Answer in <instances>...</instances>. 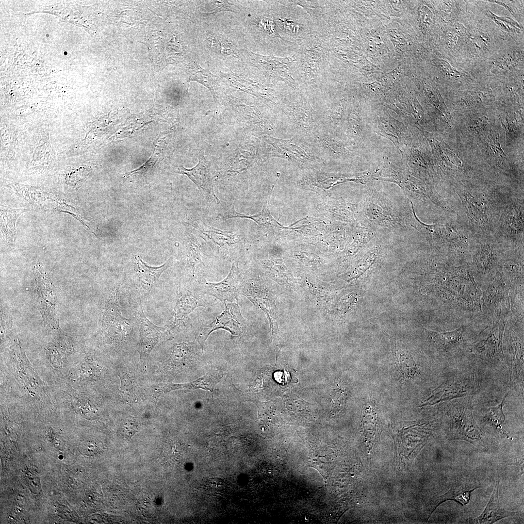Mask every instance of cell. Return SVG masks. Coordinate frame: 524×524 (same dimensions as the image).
Listing matches in <instances>:
<instances>
[{
  "mask_svg": "<svg viewBox=\"0 0 524 524\" xmlns=\"http://www.w3.org/2000/svg\"><path fill=\"white\" fill-rule=\"evenodd\" d=\"M449 433L454 440H463L473 443L481 439L483 434L474 419L470 403L452 408Z\"/></svg>",
  "mask_w": 524,
  "mask_h": 524,
  "instance_id": "cell-1",
  "label": "cell"
},
{
  "mask_svg": "<svg viewBox=\"0 0 524 524\" xmlns=\"http://www.w3.org/2000/svg\"><path fill=\"white\" fill-rule=\"evenodd\" d=\"M35 273L37 302L44 322L52 329H60L57 316V301L54 287L41 268H36Z\"/></svg>",
  "mask_w": 524,
  "mask_h": 524,
  "instance_id": "cell-2",
  "label": "cell"
},
{
  "mask_svg": "<svg viewBox=\"0 0 524 524\" xmlns=\"http://www.w3.org/2000/svg\"><path fill=\"white\" fill-rule=\"evenodd\" d=\"M138 307L136 308V316L139 324L140 340L137 350L140 355V362L145 366L152 349L160 341L166 338L168 332L147 318L140 303Z\"/></svg>",
  "mask_w": 524,
  "mask_h": 524,
  "instance_id": "cell-3",
  "label": "cell"
},
{
  "mask_svg": "<svg viewBox=\"0 0 524 524\" xmlns=\"http://www.w3.org/2000/svg\"><path fill=\"white\" fill-rule=\"evenodd\" d=\"M224 311L207 327L198 337V342L202 345L209 335L213 331L223 329L233 336L239 335L244 327L245 322L236 302L224 303Z\"/></svg>",
  "mask_w": 524,
  "mask_h": 524,
  "instance_id": "cell-4",
  "label": "cell"
},
{
  "mask_svg": "<svg viewBox=\"0 0 524 524\" xmlns=\"http://www.w3.org/2000/svg\"><path fill=\"white\" fill-rule=\"evenodd\" d=\"M241 277L238 264L232 263L228 276L217 283L204 282L200 284L201 292L212 295L223 303L236 302L240 294Z\"/></svg>",
  "mask_w": 524,
  "mask_h": 524,
  "instance_id": "cell-5",
  "label": "cell"
},
{
  "mask_svg": "<svg viewBox=\"0 0 524 524\" xmlns=\"http://www.w3.org/2000/svg\"><path fill=\"white\" fill-rule=\"evenodd\" d=\"M505 327L503 322H499L483 335L471 347V351L488 362L496 363L503 361L502 339Z\"/></svg>",
  "mask_w": 524,
  "mask_h": 524,
  "instance_id": "cell-6",
  "label": "cell"
},
{
  "mask_svg": "<svg viewBox=\"0 0 524 524\" xmlns=\"http://www.w3.org/2000/svg\"><path fill=\"white\" fill-rule=\"evenodd\" d=\"M174 172L186 175L206 197L213 200L217 204L220 203L219 198L214 192L210 164L205 159L203 151L200 152L198 162L195 166L187 169L180 166Z\"/></svg>",
  "mask_w": 524,
  "mask_h": 524,
  "instance_id": "cell-7",
  "label": "cell"
},
{
  "mask_svg": "<svg viewBox=\"0 0 524 524\" xmlns=\"http://www.w3.org/2000/svg\"><path fill=\"white\" fill-rule=\"evenodd\" d=\"M119 286L115 288L106 304L103 311L102 323L109 333L117 336H123L130 327V319L122 315L119 304Z\"/></svg>",
  "mask_w": 524,
  "mask_h": 524,
  "instance_id": "cell-8",
  "label": "cell"
},
{
  "mask_svg": "<svg viewBox=\"0 0 524 524\" xmlns=\"http://www.w3.org/2000/svg\"><path fill=\"white\" fill-rule=\"evenodd\" d=\"M136 283L141 297L145 298L158 281L163 273L173 263V257L159 266L152 267L145 262L138 255H135Z\"/></svg>",
  "mask_w": 524,
  "mask_h": 524,
  "instance_id": "cell-9",
  "label": "cell"
},
{
  "mask_svg": "<svg viewBox=\"0 0 524 524\" xmlns=\"http://www.w3.org/2000/svg\"><path fill=\"white\" fill-rule=\"evenodd\" d=\"M194 226L209 246L221 254L240 242L237 235L232 232L216 229L202 222L196 223Z\"/></svg>",
  "mask_w": 524,
  "mask_h": 524,
  "instance_id": "cell-10",
  "label": "cell"
},
{
  "mask_svg": "<svg viewBox=\"0 0 524 524\" xmlns=\"http://www.w3.org/2000/svg\"><path fill=\"white\" fill-rule=\"evenodd\" d=\"M222 377V373L220 370H213L207 372L203 377L191 382L183 384L169 383L157 385L153 387L152 393L154 395L158 396L163 393L179 389H202L213 392L215 385Z\"/></svg>",
  "mask_w": 524,
  "mask_h": 524,
  "instance_id": "cell-11",
  "label": "cell"
},
{
  "mask_svg": "<svg viewBox=\"0 0 524 524\" xmlns=\"http://www.w3.org/2000/svg\"><path fill=\"white\" fill-rule=\"evenodd\" d=\"M176 302L173 310L174 326L183 322L187 316L198 307H205L201 295L180 285L176 290Z\"/></svg>",
  "mask_w": 524,
  "mask_h": 524,
  "instance_id": "cell-12",
  "label": "cell"
},
{
  "mask_svg": "<svg viewBox=\"0 0 524 524\" xmlns=\"http://www.w3.org/2000/svg\"><path fill=\"white\" fill-rule=\"evenodd\" d=\"M499 480L496 482L491 498L483 512L471 521L473 524H493L505 517L514 516L515 512L504 509L498 498Z\"/></svg>",
  "mask_w": 524,
  "mask_h": 524,
  "instance_id": "cell-13",
  "label": "cell"
},
{
  "mask_svg": "<svg viewBox=\"0 0 524 524\" xmlns=\"http://www.w3.org/2000/svg\"><path fill=\"white\" fill-rule=\"evenodd\" d=\"M467 388L462 383L455 381L443 383L436 388L422 406L434 405L441 401L467 395Z\"/></svg>",
  "mask_w": 524,
  "mask_h": 524,
  "instance_id": "cell-14",
  "label": "cell"
},
{
  "mask_svg": "<svg viewBox=\"0 0 524 524\" xmlns=\"http://www.w3.org/2000/svg\"><path fill=\"white\" fill-rule=\"evenodd\" d=\"M478 488L480 487L471 484L457 483L447 492L437 498L435 502L436 506L447 500H454L463 505H467L469 502L471 493Z\"/></svg>",
  "mask_w": 524,
  "mask_h": 524,
  "instance_id": "cell-15",
  "label": "cell"
},
{
  "mask_svg": "<svg viewBox=\"0 0 524 524\" xmlns=\"http://www.w3.org/2000/svg\"><path fill=\"white\" fill-rule=\"evenodd\" d=\"M465 327L462 326L451 331L438 332L430 331L431 338L443 349H449L461 342Z\"/></svg>",
  "mask_w": 524,
  "mask_h": 524,
  "instance_id": "cell-16",
  "label": "cell"
},
{
  "mask_svg": "<svg viewBox=\"0 0 524 524\" xmlns=\"http://www.w3.org/2000/svg\"><path fill=\"white\" fill-rule=\"evenodd\" d=\"M121 381L120 394L122 399L129 404L138 401V388L136 381L126 373L119 374Z\"/></svg>",
  "mask_w": 524,
  "mask_h": 524,
  "instance_id": "cell-17",
  "label": "cell"
},
{
  "mask_svg": "<svg viewBox=\"0 0 524 524\" xmlns=\"http://www.w3.org/2000/svg\"><path fill=\"white\" fill-rule=\"evenodd\" d=\"M187 261L192 274L194 276L195 266L198 263L204 265L201 259L199 245L193 236L188 238L186 246Z\"/></svg>",
  "mask_w": 524,
  "mask_h": 524,
  "instance_id": "cell-18",
  "label": "cell"
},
{
  "mask_svg": "<svg viewBox=\"0 0 524 524\" xmlns=\"http://www.w3.org/2000/svg\"><path fill=\"white\" fill-rule=\"evenodd\" d=\"M508 393L504 396L501 402L497 406L490 408L487 411V416L491 424L502 433L508 437L503 425L505 420V416L503 411V407L506 402Z\"/></svg>",
  "mask_w": 524,
  "mask_h": 524,
  "instance_id": "cell-19",
  "label": "cell"
},
{
  "mask_svg": "<svg viewBox=\"0 0 524 524\" xmlns=\"http://www.w3.org/2000/svg\"><path fill=\"white\" fill-rule=\"evenodd\" d=\"M399 361V369L405 377H412L417 373L416 364L410 355H400Z\"/></svg>",
  "mask_w": 524,
  "mask_h": 524,
  "instance_id": "cell-20",
  "label": "cell"
},
{
  "mask_svg": "<svg viewBox=\"0 0 524 524\" xmlns=\"http://www.w3.org/2000/svg\"><path fill=\"white\" fill-rule=\"evenodd\" d=\"M138 423L134 419H127L120 425L119 433L125 439L130 440L140 429Z\"/></svg>",
  "mask_w": 524,
  "mask_h": 524,
  "instance_id": "cell-21",
  "label": "cell"
},
{
  "mask_svg": "<svg viewBox=\"0 0 524 524\" xmlns=\"http://www.w3.org/2000/svg\"><path fill=\"white\" fill-rule=\"evenodd\" d=\"M195 76L193 79L204 84L208 88L213 89L216 80L213 75L207 70L198 67L195 71Z\"/></svg>",
  "mask_w": 524,
  "mask_h": 524,
  "instance_id": "cell-22",
  "label": "cell"
},
{
  "mask_svg": "<svg viewBox=\"0 0 524 524\" xmlns=\"http://www.w3.org/2000/svg\"><path fill=\"white\" fill-rule=\"evenodd\" d=\"M79 450L82 454L95 456L99 452V446L96 442L87 441L83 442L79 447Z\"/></svg>",
  "mask_w": 524,
  "mask_h": 524,
  "instance_id": "cell-23",
  "label": "cell"
},
{
  "mask_svg": "<svg viewBox=\"0 0 524 524\" xmlns=\"http://www.w3.org/2000/svg\"><path fill=\"white\" fill-rule=\"evenodd\" d=\"M29 486L30 490L34 493H37L41 491L39 479L37 477L32 479L30 482Z\"/></svg>",
  "mask_w": 524,
  "mask_h": 524,
  "instance_id": "cell-24",
  "label": "cell"
},
{
  "mask_svg": "<svg viewBox=\"0 0 524 524\" xmlns=\"http://www.w3.org/2000/svg\"><path fill=\"white\" fill-rule=\"evenodd\" d=\"M53 436L54 437L53 438L52 440L54 445L56 447H58L59 448V449H61L60 448H62L63 446L62 440H61L60 438L57 435L56 436H54V435Z\"/></svg>",
  "mask_w": 524,
  "mask_h": 524,
  "instance_id": "cell-25",
  "label": "cell"
}]
</instances>
